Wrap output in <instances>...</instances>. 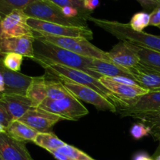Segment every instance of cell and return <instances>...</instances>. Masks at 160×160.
<instances>
[{
  "label": "cell",
  "mask_w": 160,
  "mask_h": 160,
  "mask_svg": "<svg viewBox=\"0 0 160 160\" xmlns=\"http://www.w3.org/2000/svg\"><path fill=\"white\" fill-rule=\"evenodd\" d=\"M34 57L32 60L41 66L59 64L78 69L98 80L102 77L98 73L89 70V67L94 59L79 56L69 50L38 38H34Z\"/></svg>",
  "instance_id": "1"
},
{
  "label": "cell",
  "mask_w": 160,
  "mask_h": 160,
  "mask_svg": "<svg viewBox=\"0 0 160 160\" xmlns=\"http://www.w3.org/2000/svg\"><path fill=\"white\" fill-rule=\"evenodd\" d=\"M87 20L93 22L96 26L113 35L120 41H124L133 45L160 52V36L153 35L145 31L140 32L134 31L129 23L95 18L92 16L88 17Z\"/></svg>",
  "instance_id": "2"
},
{
  "label": "cell",
  "mask_w": 160,
  "mask_h": 160,
  "mask_svg": "<svg viewBox=\"0 0 160 160\" xmlns=\"http://www.w3.org/2000/svg\"><path fill=\"white\" fill-rule=\"evenodd\" d=\"M42 67L45 69V73L54 78L73 81L77 84H82L94 89L110 101L116 107H117L120 104L119 100L100 82L99 80L85 72L59 64L42 65Z\"/></svg>",
  "instance_id": "3"
},
{
  "label": "cell",
  "mask_w": 160,
  "mask_h": 160,
  "mask_svg": "<svg viewBox=\"0 0 160 160\" xmlns=\"http://www.w3.org/2000/svg\"><path fill=\"white\" fill-rule=\"evenodd\" d=\"M23 12L30 18L70 27H87L84 19L68 18L62 12V8L48 0H34L28 5Z\"/></svg>",
  "instance_id": "4"
},
{
  "label": "cell",
  "mask_w": 160,
  "mask_h": 160,
  "mask_svg": "<svg viewBox=\"0 0 160 160\" xmlns=\"http://www.w3.org/2000/svg\"><path fill=\"white\" fill-rule=\"evenodd\" d=\"M34 37L46 41L57 46L69 50L72 52L84 57L102 59L111 62L108 52H105L91 43L88 39L76 37H57L48 35L34 31Z\"/></svg>",
  "instance_id": "5"
},
{
  "label": "cell",
  "mask_w": 160,
  "mask_h": 160,
  "mask_svg": "<svg viewBox=\"0 0 160 160\" xmlns=\"http://www.w3.org/2000/svg\"><path fill=\"white\" fill-rule=\"evenodd\" d=\"M38 108L59 116L63 120H78L88 114L87 108L73 95L59 100L46 98Z\"/></svg>",
  "instance_id": "6"
},
{
  "label": "cell",
  "mask_w": 160,
  "mask_h": 160,
  "mask_svg": "<svg viewBox=\"0 0 160 160\" xmlns=\"http://www.w3.org/2000/svg\"><path fill=\"white\" fill-rule=\"evenodd\" d=\"M28 23L34 31L57 36V37L83 38L88 41L93 39V32L88 27H70L43 21L34 18H28Z\"/></svg>",
  "instance_id": "7"
},
{
  "label": "cell",
  "mask_w": 160,
  "mask_h": 160,
  "mask_svg": "<svg viewBox=\"0 0 160 160\" xmlns=\"http://www.w3.org/2000/svg\"><path fill=\"white\" fill-rule=\"evenodd\" d=\"M58 80L60 81L66 88L78 99L93 105L98 110L110 111L112 112H117V107L107 98L94 89L82 84H77L73 81L61 79Z\"/></svg>",
  "instance_id": "8"
},
{
  "label": "cell",
  "mask_w": 160,
  "mask_h": 160,
  "mask_svg": "<svg viewBox=\"0 0 160 160\" xmlns=\"http://www.w3.org/2000/svg\"><path fill=\"white\" fill-rule=\"evenodd\" d=\"M29 17L23 10L17 9L0 20V38L34 36V30L28 25Z\"/></svg>",
  "instance_id": "9"
},
{
  "label": "cell",
  "mask_w": 160,
  "mask_h": 160,
  "mask_svg": "<svg viewBox=\"0 0 160 160\" xmlns=\"http://www.w3.org/2000/svg\"><path fill=\"white\" fill-rule=\"evenodd\" d=\"M160 110V91L149 92L132 100L123 107L117 108V113L121 117Z\"/></svg>",
  "instance_id": "10"
},
{
  "label": "cell",
  "mask_w": 160,
  "mask_h": 160,
  "mask_svg": "<svg viewBox=\"0 0 160 160\" xmlns=\"http://www.w3.org/2000/svg\"><path fill=\"white\" fill-rule=\"evenodd\" d=\"M18 120L38 133H48L63 119L41 108H31Z\"/></svg>",
  "instance_id": "11"
},
{
  "label": "cell",
  "mask_w": 160,
  "mask_h": 160,
  "mask_svg": "<svg viewBox=\"0 0 160 160\" xmlns=\"http://www.w3.org/2000/svg\"><path fill=\"white\" fill-rule=\"evenodd\" d=\"M99 81L119 100L120 104L117 108L123 107L132 100L149 92L138 84H122L112 81L107 77H101Z\"/></svg>",
  "instance_id": "12"
},
{
  "label": "cell",
  "mask_w": 160,
  "mask_h": 160,
  "mask_svg": "<svg viewBox=\"0 0 160 160\" xmlns=\"http://www.w3.org/2000/svg\"><path fill=\"white\" fill-rule=\"evenodd\" d=\"M0 156L3 160H33L24 142L12 138L6 132L0 134Z\"/></svg>",
  "instance_id": "13"
},
{
  "label": "cell",
  "mask_w": 160,
  "mask_h": 160,
  "mask_svg": "<svg viewBox=\"0 0 160 160\" xmlns=\"http://www.w3.org/2000/svg\"><path fill=\"white\" fill-rule=\"evenodd\" d=\"M34 36L0 38V56H2L7 53H17L34 59Z\"/></svg>",
  "instance_id": "14"
},
{
  "label": "cell",
  "mask_w": 160,
  "mask_h": 160,
  "mask_svg": "<svg viewBox=\"0 0 160 160\" xmlns=\"http://www.w3.org/2000/svg\"><path fill=\"white\" fill-rule=\"evenodd\" d=\"M128 70L132 75L133 79L141 87L149 92L160 91V72L142 62Z\"/></svg>",
  "instance_id": "15"
},
{
  "label": "cell",
  "mask_w": 160,
  "mask_h": 160,
  "mask_svg": "<svg viewBox=\"0 0 160 160\" xmlns=\"http://www.w3.org/2000/svg\"><path fill=\"white\" fill-rule=\"evenodd\" d=\"M0 102L12 117V120H18L30 109L33 108L29 98L23 95L0 93Z\"/></svg>",
  "instance_id": "16"
},
{
  "label": "cell",
  "mask_w": 160,
  "mask_h": 160,
  "mask_svg": "<svg viewBox=\"0 0 160 160\" xmlns=\"http://www.w3.org/2000/svg\"><path fill=\"white\" fill-rule=\"evenodd\" d=\"M110 61L119 67L126 69L134 67L140 62L138 56L124 41H120L108 52Z\"/></svg>",
  "instance_id": "17"
},
{
  "label": "cell",
  "mask_w": 160,
  "mask_h": 160,
  "mask_svg": "<svg viewBox=\"0 0 160 160\" xmlns=\"http://www.w3.org/2000/svg\"><path fill=\"white\" fill-rule=\"evenodd\" d=\"M2 75L6 86L3 93L26 95L27 90L32 81L33 77L23 74L20 72L12 71L7 68L4 70Z\"/></svg>",
  "instance_id": "18"
},
{
  "label": "cell",
  "mask_w": 160,
  "mask_h": 160,
  "mask_svg": "<svg viewBox=\"0 0 160 160\" xmlns=\"http://www.w3.org/2000/svg\"><path fill=\"white\" fill-rule=\"evenodd\" d=\"M89 70L95 72L96 73H98L102 77L104 76L108 77V78L123 77V78H128L133 79L132 75L131 74L128 69L119 67L112 62L102 60V59H94L92 64L89 67Z\"/></svg>",
  "instance_id": "19"
},
{
  "label": "cell",
  "mask_w": 160,
  "mask_h": 160,
  "mask_svg": "<svg viewBox=\"0 0 160 160\" xmlns=\"http://www.w3.org/2000/svg\"><path fill=\"white\" fill-rule=\"evenodd\" d=\"M26 96L31 102L33 108H38L42 105L47 98L45 75L33 77L32 81L27 90Z\"/></svg>",
  "instance_id": "20"
},
{
  "label": "cell",
  "mask_w": 160,
  "mask_h": 160,
  "mask_svg": "<svg viewBox=\"0 0 160 160\" xmlns=\"http://www.w3.org/2000/svg\"><path fill=\"white\" fill-rule=\"evenodd\" d=\"M6 133L10 137L21 142H34L38 132L19 120H12L6 128Z\"/></svg>",
  "instance_id": "21"
},
{
  "label": "cell",
  "mask_w": 160,
  "mask_h": 160,
  "mask_svg": "<svg viewBox=\"0 0 160 160\" xmlns=\"http://www.w3.org/2000/svg\"><path fill=\"white\" fill-rule=\"evenodd\" d=\"M128 44L138 56L140 62L160 72V52L133 45L128 42Z\"/></svg>",
  "instance_id": "22"
},
{
  "label": "cell",
  "mask_w": 160,
  "mask_h": 160,
  "mask_svg": "<svg viewBox=\"0 0 160 160\" xmlns=\"http://www.w3.org/2000/svg\"><path fill=\"white\" fill-rule=\"evenodd\" d=\"M45 75L46 77L47 98L51 100H59L73 95L57 78L48 73H45Z\"/></svg>",
  "instance_id": "23"
},
{
  "label": "cell",
  "mask_w": 160,
  "mask_h": 160,
  "mask_svg": "<svg viewBox=\"0 0 160 160\" xmlns=\"http://www.w3.org/2000/svg\"><path fill=\"white\" fill-rule=\"evenodd\" d=\"M132 118L140 120L150 129V134L160 143V110L133 115Z\"/></svg>",
  "instance_id": "24"
},
{
  "label": "cell",
  "mask_w": 160,
  "mask_h": 160,
  "mask_svg": "<svg viewBox=\"0 0 160 160\" xmlns=\"http://www.w3.org/2000/svg\"><path fill=\"white\" fill-rule=\"evenodd\" d=\"M33 143L47 150L49 152L56 151L66 144L60 140L52 131L48 133H38Z\"/></svg>",
  "instance_id": "25"
},
{
  "label": "cell",
  "mask_w": 160,
  "mask_h": 160,
  "mask_svg": "<svg viewBox=\"0 0 160 160\" xmlns=\"http://www.w3.org/2000/svg\"><path fill=\"white\" fill-rule=\"evenodd\" d=\"M34 0H0V20L12 12L20 9L23 10Z\"/></svg>",
  "instance_id": "26"
},
{
  "label": "cell",
  "mask_w": 160,
  "mask_h": 160,
  "mask_svg": "<svg viewBox=\"0 0 160 160\" xmlns=\"http://www.w3.org/2000/svg\"><path fill=\"white\" fill-rule=\"evenodd\" d=\"M2 63L6 68L14 72H20L23 56L17 53H7L2 56Z\"/></svg>",
  "instance_id": "27"
},
{
  "label": "cell",
  "mask_w": 160,
  "mask_h": 160,
  "mask_svg": "<svg viewBox=\"0 0 160 160\" xmlns=\"http://www.w3.org/2000/svg\"><path fill=\"white\" fill-rule=\"evenodd\" d=\"M150 14L145 12H139L134 14L131 19L130 26L137 31H143L146 27L149 26Z\"/></svg>",
  "instance_id": "28"
},
{
  "label": "cell",
  "mask_w": 160,
  "mask_h": 160,
  "mask_svg": "<svg viewBox=\"0 0 160 160\" xmlns=\"http://www.w3.org/2000/svg\"><path fill=\"white\" fill-rule=\"evenodd\" d=\"M59 152L62 153V154L66 155L73 160H92L93 159L91 156L84 153V152L81 150L78 149L76 147H73L72 145H67L65 144L63 146L59 148L57 150Z\"/></svg>",
  "instance_id": "29"
},
{
  "label": "cell",
  "mask_w": 160,
  "mask_h": 160,
  "mask_svg": "<svg viewBox=\"0 0 160 160\" xmlns=\"http://www.w3.org/2000/svg\"><path fill=\"white\" fill-rule=\"evenodd\" d=\"M48 1L61 8L65 7V6H72V7L76 8L81 12L83 17L86 20L88 19V17H90L91 13H92L89 11L86 10L84 8V0H48Z\"/></svg>",
  "instance_id": "30"
},
{
  "label": "cell",
  "mask_w": 160,
  "mask_h": 160,
  "mask_svg": "<svg viewBox=\"0 0 160 160\" xmlns=\"http://www.w3.org/2000/svg\"><path fill=\"white\" fill-rule=\"evenodd\" d=\"M130 134L135 140H139L142 138L147 137L150 134V129L144 123H134L130 130Z\"/></svg>",
  "instance_id": "31"
},
{
  "label": "cell",
  "mask_w": 160,
  "mask_h": 160,
  "mask_svg": "<svg viewBox=\"0 0 160 160\" xmlns=\"http://www.w3.org/2000/svg\"><path fill=\"white\" fill-rule=\"evenodd\" d=\"M12 121V119L5 106L0 102V123L3 125L5 128H7L9 123Z\"/></svg>",
  "instance_id": "32"
},
{
  "label": "cell",
  "mask_w": 160,
  "mask_h": 160,
  "mask_svg": "<svg viewBox=\"0 0 160 160\" xmlns=\"http://www.w3.org/2000/svg\"><path fill=\"white\" fill-rule=\"evenodd\" d=\"M150 26H160V6L153 9L150 13Z\"/></svg>",
  "instance_id": "33"
},
{
  "label": "cell",
  "mask_w": 160,
  "mask_h": 160,
  "mask_svg": "<svg viewBox=\"0 0 160 160\" xmlns=\"http://www.w3.org/2000/svg\"><path fill=\"white\" fill-rule=\"evenodd\" d=\"M141 6L145 10H152L156 9L158 6H160V3L157 0H137Z\"/></svg>",
  "instance_id": "34"
},
{
  "label": "cell",
  "mask_w": 160,
  "mask_h": 160,
  "mask_svg": "<svg viewBox=\"0 0 160 160\" xmlns=\"http://www.w3.org/2000/svg\"><path fill=\"white\" fill-rule=\"evenodd\" d=\"M99 6V0H84V6L86 10L92 12Z\"/></svg>",
  "instance_id": "35"
},
{
  "label": "cell",
  "mask_w": 160,
  "mask_h": 160,
  "mask_svg": "<svg viewBox=\"0 0 160 160\" xmlns=\"http://www.w3.org/2000/svg\"><path fill=\"white\" fill-rule=\"evenodd\" d=\"M6 70V67H4L2 63V58L0 56V93L2 92H4L5 91V81L4 78H3V72Z\"/></svg>",
  "instance_id": "36"
},
{
  "label": "cell",
  "mask_w": 160,
  "mask_h": 160,
  "mask_svg": "<svg viewBox=\"0 0 160 160\" xmlns=\"http://www.w3.org/2000/svg\"><path fill=\"white\" fill-rule=\"evenodd\" d=\"M50 153H51V154L54 156L55 159H56L57 160H73V159H70V158H69L68 156H66V155L59 152L57 151V150H56V151L51 152Z\"/></svg>",
  "instance_id": "37"
},
{
  "label": "cell",
  "mask_w": 160,
  "mask_h": 160,
  "mask_svg": "<svg viewBox=\"0 0 160 160\" xmlns=\"http://www.w3.org/2000/svg\"><path fill=\"white\" fill-rule=\"evenodd\" d=\"M134 160H154L145 152H139L135 155Z\"/></svg>",
  "instance_id": "38"
},
{
  "label": "cell",
  "mask_w": 160,
  "mask_h": 160,
  "mask_svg": "<svg viewBox=\"0 0 160 160\" xmlns=\"http://www.w3.org/2000/svg\"><path fill=\"white\" fill-rule=\"evenodd\" d=\"M5 132H6V128H5L2 123H0V134H1V133H5Z\"/></svg>",
  "instance_id": "39"
},
{
  "label": "cell",
  "mask_w": 160,
  "mask_h": 160,
  "mask_svg": "<svg viewBox=\"0 0 160 160\" xmlns=\"http://www.w3.org/2000/svg\"><path fill=\"white\" fill-rule=\"evenodd\" d=\"M158 151H159V154L156 156V159H155V160H160V147L159 148V150H158Z\"/></svg>",
  "instance_id": "40"
},
{
  "label": "cell",
  "mask_w": 160,
  "mask_h": 160,
  "mask_svg": "<svg viewBox=\"0 0 160 160\" xmlns=\"http://www.w3.org/2000/svg\"><path fill=\"white\" fill-rule=\"evenodd\" d=\"M0 160H3L2 159V157H1V156H0Z\"/></svg>",
  "instance_id": "41"
},
{
  "label": "cell",
  "mask_w": 160,
  "mask_h": 160,
  "mask_svg": "<svg viewBox=\"0 0 160 160\" xmlns=\"http://www.w3.org/2000/svg\"><path fill=\"white\" fill-rule=\"evenodd\" d=\"M157 1H158V2H159L160 3V0H157Z\"/></svg>",
  "instance_id": "42"
},
{
  "label": "cell",
  "mask_w": 160,
  "mask_h": 160,
  "mask_svg": "<svg viewBox=\"0 0 160 160\" xmlns=\"http://www.w3.org/2000/svg\"><path fill=\"white\" fill-rule=\"evenodd\" d=\"M158 28H159V29H160V26H159V27H158ZM160 36V35H159Z\"/></svg>",
  "instance_id": "43"
},
{
  "label": "cell",
  "mask_w": 160,
  "mask_h": 160,
  "mask_svg": "<svg viewBox=\"0 0 160 160\" xmlns=\"http://www.w3.org/2000/svg\"><path fill=\"white\" fill-rule=\"evenodd\" d=\"M92 160H95V159H92Z\"/></svg>",
  "instance_id": "44"
},
{
  "label": "cell",
  "mask_w": 160,
  "mask_h": 160,
  "mask_svg": "<svg viewBox=\"0 0 160 160\" xmlns=\"http://www.w3.org/2000/svg\"><path fill=\"white\" fill-rule=\"evenodd\" d=\"M33 160H34V159H33Z\"/></svg>",
  "instance_id": "45"
}]
</instances>
